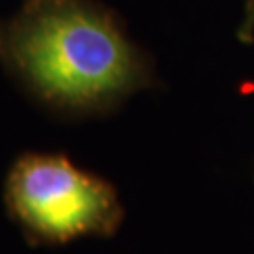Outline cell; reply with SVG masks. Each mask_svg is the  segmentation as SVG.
Listing matches in <instances>:
<instances>
[{
    "mask_svg": "<svg viewBox=\"0 0 254 254\" xmlns=\"http://www.w3.org/2000/svg\"><path fill=\"white\" fill-rule=\"evenodd\" d=\"M9 218L32 245L115 236L125 207L117 189L59 153H25L4 181Z\"/></svg>",
    "mask_w": 254,
    "mask_h": 254,
    "instance_id": "2",
    "label": "cell"
},
{
    "mask_svg": "<svg viewBox=\"0 0 254 254\" xmlns=\"http://www.w3.org/2000/svg\"><path fill=\"white\" fill-rule=\"evenodd\" d=\"M0 64L61 115L115 109L153 87V64L119 19L94 0H27L0 21Z\"/></svg>",
    "mask_w": 254,
    "mask_h": 254,
    "instance_id": "1",
    "label": "cell"
},
{
    "mask_svg": "<svg viewBox=\"0 0 254 254\" xmlns=\"http://www.w3.org/2000/svg\"><path fill=\"white\" fill-rule=\"evenodd\" d=\"M237 38L243 44H253L254 42V0H247L245 9H243V19L237 30Z\"/></svg>",
    "mask_w": 254,
    "mask_h": 254,
    "instance_id": "3",
    "label": "cell"
}]
</instances>
